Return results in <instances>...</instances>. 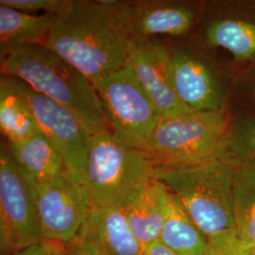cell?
<instances>
[{"mask_svg": "<svg viewBox=\"0 0 255 255\" xmlns=\"http://www.w3.org/2000/svg\"><path fill=\"white\" fill-rule=\"evenodd\" d=\"M96 83L125 67L129 39L100 1H75L57 15L44 43Z\"/></svg>", "mask_w": 255, "mask_h": 255, "instance_id": "cell-1", "label": "cell"}, {"mask_svg": "<svg viewBox=\"0 0 255 255\" xmlns=\"http://www.w3.org/2000/svg\"><path fill=\"white\" fill-rule=\"evenodd\" d=\"M1 72L69 110L90 136L110 130L93 83L46 45H28L10 52L1 59Z\"/></svg>", "mask_w": 255, "mask_h": 255, "instance_id": "cell-2", "label": "cell"}, {"mask_svg": "<svg viewBox=\"0 0 255 255\" xmlns=\"http://www.w3.org/2000/svg\"><path fill=\"white\" fill-rule=\"evenodd\" d=\"M163 183L207 238L235 230V167L221 161L156 164Z\"/></svg>", "mask_w": 255, "mask_h": 255, "instance_id": "cell-3", "label": "cell"}, {"mask_svg": "<svg viewBox=\"0 0 255 255\" xmlns=\"http://www.w3.org/2000/svg\"><path fill=\"white\" fill-rule=\"evenodd\" d=\"M155 166L146 152L127 146L111 130L91 135L83 186L92 208L125 209L153 181Z\"/></svg>", "mask_w": 255, "mask_h": 255, "instance_id": "cell-4", "label": "cell"}, {"mask_svg": "<svg viewBox=\"0 0 255 255\" xmlns=\"http://www.w3.org/2000/svg\"><path fill=\"white\" fill-rule=\"evenodd\" d=\"M229 110L189 111L161 119L143 151L156 164H193L214 160L225 162Z\"/></svg>", "mask_w": 255, "mask_h": 255, "instance_id": "cell-5", "label": "cell"}, {"mask_svg": "<svg viewBox=\"0 0 255 255\" xmlns=\"http://www.w3.org/2000/svg\"><path fill=\"white\" fill-rule=\"evenodd\" d=\"M171 41L174 87L182 103L192 111H228L237 76L231 65L192 39Z\"/></svg>", "mask_w": 255, "mask_h": 255, "instance_id": "cell-6", "label": "cell"}, {"mask_svg": "<svg viewBox=\"0 0 255 255\" xmlns=\"http://www.w3.org/2000/svg\"><path fill=\"white\" fill-rule=\"evenodd\" d=\"M110 130L127 146L143 150L161 118L154 103L128 67L94 83Z\"/></svg>", "mask_w": 255, "mask_h": 255, "instance_id": "cell-7", "label": "cell"}, {"mask_svg": "<svg viewBox=\"0 0 255 255\" xmlns=\"http://www.w3.org/2000/svg\"><path fill=\"white\" fill-rule=\"evenodd\" d=\"M192 40L217 54L223 51L236 75L255 63V0L203 1Z\"/></svg>", "mask_w": 255, "mask_h": 255, "instance_id": "cell-8", "label": "cell"}, {"mask_svg": "<svg viewBox=\"0 0 255 255\" xmlns=\"http://www.w3.org/2000/svg\"><path fill=\"white\" fill-rule=\"evenodd\" d=\"M43 241L35 184L20 169L9 145L0 147V251L14 255Z\"/></svg>", "mask_w": 255, "mask_h": 255, "instance_id": "cell-9", "label": "cell"}, {"mask_svg": "<svg viewBox=\"0 0 255 255\" xmlns=\"http://www.w3.org/2000/svg\"><path fill=\"white\" fill-rule=\"evenodd\" d=\"M129 40L156 36L188 40L201 19L203 1L192 0H101Z\"/></svg>", "mask_w": 255, "mask_h": 255, "instance_id": "cell-10", "label": "cell"}, {"mask_svg": "<svg viewBox=\"0 0 255 255\" xmlns=\"http://www.w3.org/2000/svg\"><path fill=\"white\" fill-rule=\"evenodd\" d=\"M35 190L43 240L73 242L92 209L84 186L65 172L35 184Z\"/></svg>", "mask_w": 255, "mask_h": 255, "instance_id": "cell-11", "label": "cell"}, {"mask_svg": "<svg viewBox=\"0 0 255 255\" xmlns=\"http://www.w3.org/2000/svg\"><path fill=\"white\" fill-rule=\"evenodd\" d=\"M14 79L29 102L41 131L62 155L66 173L83 185L90 135L73 113L33 90L26 82Z\"/></svg>", "mask_w": 255, "mask_h": 255, "instance_id": "cell-12", "label": "cell"}, {"mask_svg": "<svg viewBox=\"0 0 255 255\" xmlns=\"http://www.w3.org/2000/svg\"><path fill=\"white\" fill-rule=\"evenodd\" d=\"M125 67L135 75L154 103L161 119L189 112L175 91L167 44L129 40Z\"/></svg>", "mask_w": 255, "mask_h": 255, "instance_id": "cell-13", "label": "cell"}, {"mask_svg": "<svg viewBox=\"0 0 255 255\" xmlns=\"http://www.w3.org/2000/svg\"><path fill=\"white\" fill-rule=\"evenodd\" d=\"M73 243L94 255H140L142 250L124 210L115 207L92 208Z\"/></svg>", "mask_w": 255, "mask_h": 255, "instance_id": "cell-14", "label": "cell"}, {"mask_svg": "<svg viewBox=\"0 0 255 255\" xmlns=\"http://www.w3.org/2000/svg\"><path fill=\"white\" fill-rule=\"evenodd\" d=\"M160 194L164 208V223L159 241L177 255H205L207 238L161 182Z\"/></svg>", "mask_w": 255, "mask_h": 255, "instance_id": "cell-15", "label": "cell"}, {"mask_svg": "<svg viewBox=\"0 0 255 255\" xmlns=\"http://www.w3.org/2000/svg\"><path fill=\"white\" fill-rule=\"evenodd\" d=\"M8 145L15 163L34 184L48 182L66 172L62 155L42 131Z\"/></svg>", "mask_w": 255, "mask_h": 255, "instance_id": "cell-16", "label": "cell"}, {"mask_svg": "<svg viewBox=\"0 0 255 255\" xmlns=\"http://www.w3.org/2000/svg\"><path fill=\"white\" fill-rule=\"evenodd\" d=\"M57 15H41L0 5V57L20 47L44 44Z\"/></svg>", "mask_w": 255, "mask_h": 255, "instance_id": "cell-17", "label": "cell"}, {"mask_svg": "<svg viewBox=\"0 0 255 255\" xmlns=\"http://www.w3.org/2000/svg\"><path fill=\"white\" fill-rule=\"evenodd\" d=\"M0 128L8 143L41 131L32 108L15 79L3 74L0 80Z\"/></svg>", "mask_w": 255, "mask_h": 255, "instance_id": "cell-18", "label": "cell"}, {"mask_svg": "<svg viewBox=\"0 0 255 255\" xmlns=\"http://www.w3.org/2000/svg\"><path fill=\"white\" fill-rule=\"evenodd\" d=\"M123 210L141 247L159 240L164 223L160 182L153 179L146 190Z\"/></svg>", "mask_w": 255, "mask_h": 255, "instance_id": "cell-19", "label": "cell"}, {"mask_svg": "<svg viewBox=\"0 0 255 255\" xmlns=\"http://www.w3.org/2000/svg\"><path fill=\"white\" fill-rule=\"evenodd\" d=\"M225 162L233 166L255 167V109L232 104L229 110Z\"/></svg>", "mask_w": 255, "mask_h": 255, "instance_id": "cell-20", "label": "cell"}, {"mask_svg": "<svg viewBox=\"0 0 255 255\" xmlns=\"http://www.w3.org/2000/svg\"><path fill=\"white\" fill-rule=\"evenodd\" d=\"M234 167L236 230L255 251V167Z\"/></svg>", "mask_w": 255, "mask_h": 255, "instance_id": "cell-21", "label": "cell"}, {"mask_svg": "<svg viewBox=\"0 0 255 255\" xmlns=\"http://www.w3.org/2000/svg\"><path fill=\"white\" fill-rule=\"evenodd\" d=\"M205 255H255V251L235 229L209 238Z\"/></svg>", "mask_w": 255, "mask_h": 255, "instance_id": "cell-22", "label": "cell"}, {"mask_svg": "<svg viewBox=\"0 0 255 255\" xmlns=\"http://www.w3.org/2000/svg\"><path fill=\"white\" fill-rule=\"evenodd\" d=\"M74 0H1L0 5L18 9L27 13L45 11V13L60 15L70 9Z\"/></svg>", "mask_w": 255, "mask_h": 255, "instance_id": "cell-23", "label": "cell"}, {"mask_svg": "<svg viewBox=\"0 0 255 255\" xmlns=\"http://www.w3.org/2000/svg\"><path fill=\"white\" fill-rule=\"evenodd\" d=\"M232 104L255 109V63L237 74Z\"/></svg>", "mask_w": 255, "mask_h": 255, "instance_id": "cell-24", "label": "cell"}, {"mask_svg": "<svg viewBox=\"0 0 255 255\" xmlns=\"http://www.w3.org/2000/svg\"><path fill=\"white\" fill-rule=\"evenodd\" d=\"M64 244L43 240L35 245L27 247L14 255H60Z\"/></svg>", "mask_w": 255, "mask_h": 255, "instance_id": "cell-25", "label": "cell"}, {"mask_svg": "<svg viewBox=\"0 0 255 255\" xmlns=\"http://www.w3.org/2000/svg\"><path fill=\"white\" fill-rule=\"evenodd\" d=\"M140 255H177L170 249L164 246L162 242L154 241L142 247Z\"/></svg>", "mask_w": 255, "mask_h": 255, "instance_id": "cell-26", "label": "cell"}, {"mask_svg": "<svg viewBox=\"0 0 255 255\" xmlns=\"http://www.w3.org/2000/svg\"><path fill=\"white\" fill-rule=\"evenodd\" d=\"M94 255L88 251L82 249V247L75 244V243H69L65 244L63 246L61 255Z\"/></svg>", "mask_w": 255, "mask_h": 255, "instance_id": "cell-27", "label": "cell"}, {"mask_svg": "<svg viewBox=\"0 0 255 255\" xmlns=\"http://www.w3.org/2000/svg\"><path fill=\"white\" fill-rule=\"evenodd\" d=\"M254 251H255V250H254Z\"/></svg>", "mask_w": 255, "mask_h": 255, "instance_id": "cell-28", "label": "cell"}]
</instances>
